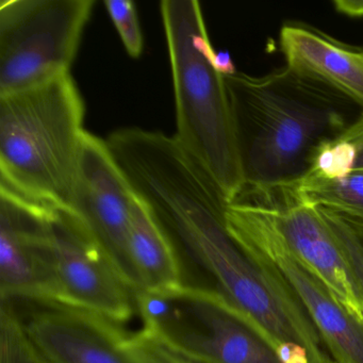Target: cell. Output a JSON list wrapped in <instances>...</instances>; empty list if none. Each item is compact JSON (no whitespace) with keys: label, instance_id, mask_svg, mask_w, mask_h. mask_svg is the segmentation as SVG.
<instances>
[{"label":"cell","instance_id":"7c38bea8","mask_svg":"<svg viewBox=\"0 0 363 363\" xmlns=\"http://www.w3.org/2000/svg\"><path fill=\"white\" fill-rule=\"evenodd\" d=\"M247 199L265 208L288 247L335 291L354 315L363 320L360 284L318 208L298 201L292 190L272 201Z\"/></svg>","mask_w":363,"mask_h":363},{"label":"cell","instance_id":"ac0fdd59","mask_svg":"<svg viewBox=\"0 0 363 363\" xmlns=\"http://www.w3.org/2000/svg\"><path fill=\"white\" fill-rule=\"evenodd\" d=\"M354 163L356 150L354 146L339 137L320 145L314 155L311 171L308 175L324 179H341L354 172Z\"/></svg>","mask_w":363,"mask_h":363},{"label":"cell","instance_id":"4fadbf2b","mask_svg":"<svg viewBox=\"0 0 363 363\" xmlns=\"http://www.w3.org/2000/svg\"><path fill=\"white\" fill-rule=\"evenodd\" d=\"M280 46L291 72L363 109V52H352L297 26L281 29Z\"/></svg>","mask_w":363,"mask_h":363},{"label":"cell","instance_id":"30bf717a","mask_svg":"<svg viewBox=\"0 0 363 363\" xmlns=\"http://www.w3.org/2000/svg\"><path fill=\"white\" fill-rule=\"evenodd\" d=\"M50 231L59 301L118 324L130 320L135 294L73 212L55 210Z\"/></svg>","mask_w":363,"mask_h":363},{"label":"cell","instance_id":"9a60e30c","mask_svg":"<svg viewBox=\"0 0 363 363\" xmlns=\"http://www.w3.org/2000/svg\"><path fill=\"white\" fill-rule=\"evenodd\" d=\"M298 201L325 208L363 222V171H354L341 179H324L308 175L294 188Z\"/></svg>","mask_w":363,"mask_h":363},{"label":"cell","instance_id":"8992f818","mask_svg":"<svg viewBox=\"0 0 363 363\" xmlns=\"http://www.w3.org/2000/svg\"><path fill=\"white\" fill-rule=\"evenodd\" d=\"M93 0H1L0 95L69 74Z\"/></svg>","mask_w":363,"mask_h":363},{"label":"cell","instance_id":"5bb4252c","mask_svg":"<svg viewBox=\"0 0 363 363\" xmlns=\"http://www.w3.org/2000/svg\"><path fill=\"white\" fill-rule=\"evenodd\" d=\"M129 252L141 286L139 293L159 292L184 284L177 250L138 197L131 213Z\"/></svg>","mask_w":363,"mask_h":363},{"label":"cell","instance_id":"44dd1931","mask_svg":"<svg viewBox=\"0 0 363 363\" xmlns=\"http://www.w3.org/2000/svg\"><path fill=\"white\" fill-rule=\"evenodd\" d=\"M213 65L222 75H233L237 73L230 55L227 52H216L213 58Z\"/></svg>","mask_w":363,"mask_h":363},{"label":"cell","instance_id":"ba28073f","mask_svg":"<svg viewBox=\"0 0 363 363\" xmlns=\"http://www.w3.org/2000/svg\"><path fill=\"white\" fill-rule=\"evenodd\" d=\"M25 305L18 318L46 363H189L142 329L129 333L94 312L57 301Z\"/></svg>","mask_w":363,"mask_h":363},{"label":"cell","instance_id":"3957f363","mask_svg":"<svg viewBox=\"0 0 363 363\" xmlns=\"http://www.w3.org/2000/svg\"><path fill=\"white\" fill-rule=\"evenodd\" d=\"M84 114L71 74L0 95V186L69 210L86 133Z\"/></svg>","mask_w":363,"mask_h":363},{"label":"cell","instance_id":"e0dca14e","mask_svg":"<svg viewBox=\"0 0 363 363\" xmlns=\"http://www.w3.org/2000/svg\"><path fill=\"white\" fill-rule=\"evenodd\" d=\"M335 235L363 292V222L333 210L318 208Z\"/></svg>","mask_w":363,"mask_h":363},{"label":"cell","instance_id":"7a4b0ae2","mask_svg":"<svg viewBox=\"0 0 363 363\" xmlns=\"http://www.w3.org/2000/svg\"><path fill=\"white\" fill-rule=\"evenodd\" d=\"M244 177L241 194L267 199L294 188L320 145L337 139L363 112L350 99L288 67L265 77L224 76ZM240 196V195H239Z\"/></svg>","mask_w":363,"mask_h":363},{"label":"cell","instance_id":"277c9868","mask_svg":"<svg viewBox=\"0 0 363 363\" xmlns=\"http://www.w3.org/2000/svg\"><path fill=\"white\" fill-rule=\"evenodd\" d=\"M161 16L173 76L174 138L233 203L243 191V172L226 82L213 65L201 4L163 0Z\"/></svg>","mask_w":363,"mask_h":363},{"label":"cell","instance_id":"6da1fadb","mask_svg":"<svg viewBox=\"0 0 363 363\" xmlns=\"http://www.w3.org/2000/svg\"><path fill=\"white\" fill-rule=\"evenodd\" d=\"M123 171L177 252L201 265L213 289L273 340L286 363H335L299 299L281 276L228 230V199L175 139L135 150Z\"/></svg>","mask_w":363,"mask_h":363},{"label":"cell","instance_id":"52a82bcc","mask_svg":"<svg viewBox=\"0 0 363 363\" xmlns=\"http://www.w3.org/2000/svg\"><path fill=\"white\" fill-rule=\"evenodd\" d=\"M226 223L233 237L269 263L288 284L320 333L335 363H363V320L284 243L261 203L239 199L229 203Z\"/></svg>","mask_w":363,"mask_h":363},{"label":"cell","instance_id":"ffe728a7","mask_svg":"<svg viewBox=\"0 0 363 363\" xmlns=\"http://www.w3.org/2000/svg\"><path fill=\"white\" fill-rule=\"evenodd\" d=\"M350 142L356 150L354 171H363V113L340 135Z\"/></svg>","mask_w":363,"mask_h":363},{"label":"cell","instance_id":"5b68a950","mask_svg":"<svg viewBox=\"0 0 363 363\" xmlns=\"http://www.w3.org/2000/svg\"><path fill=\"white\" fill-rule=\"evenodd\" d=\"M143 330L189 363H286L269 335L213 288L135 294Z\"/></svg>","mask_w":363,"mask_h":363},{"label":"cell","instance_id":"9c48e42d","mask_svg":"<svg viewBox=\"0 0 363 363\" xmlns=\"http://www.w3.org/2000/svg\"><path fill=\"white\" fill-rule=\"evenodd\" d=\"M135 199L106 140L86 131L69 211L82 222L135 296L141 291L129 252Z\"/></svg>","mask_w":363,"mask_h":363},{"label":"cell","instance_id":"2e32d148","mask_svg":"<svg viewBox=\"0 0 363 363\" xmlns=\"http://www.w3.org/2000/svg\"><path fill=\"white\" fill-rule=\"evenodd\" d=\"M0 363H46L9 301H1L0 307Z\"/></svg>","mask_w":363,"mask_h":363},{"label":"cell","instance_id":"8fae6325","mask_svg":"<svg viewBox=\"0 0 363 363\" xmlns=\"http://www.w3.org/2000/svg\"><path fill=\"white\" fill-rule=\"evenodd\" d=\"M56 209L0 186L1 301H59L50 231Z\"/></svg>","mask_w":363,"mask_h":363},{"label":"cell","instance_id":"d6986e66","mask_svg":"<svg viewBox=\"0 0 363 363\" xmlns=\"http://www.w3.org/2000/svg\"><path fill=\"white\" fill-rule=\"evenodd\" d=\"M105 6L129 56L139 58L144 43L135 4L130 0H106Z\"/></svg>","mask_w":363,"mask_h":363}]
</instances>
